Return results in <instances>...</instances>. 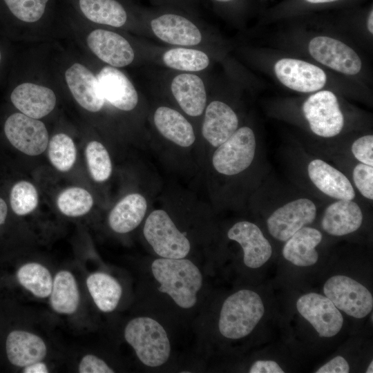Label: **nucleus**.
Instances as JSON below:
<instances>
[{
	"label": "nucleus",
	"mask_w": 373,
	"mask_h": 373,
	"mask_svg": "<svg viewBox=\"0 0 373 373\" xmlns=\"http://www.w3.org/2000/svg\"><path fill=\"white\" fill-rule=\"evenodd\" d=\"M4 1L17 19L32 23L41 18L48 0H4Z\"/></svg>",
	"instance_id": "34"
},
{
	"label": "nucleus",
	"mask_w": 373,
	"mask_h": 373,
	"mask_svg": "<svg viewBox=\"0 0 373 373\" xmlns=\"http://www.w3.org/2000/svg\"><path fill=\"white\" fill-rule=\"evenodd\" d=\"M274 71L283 85L300 93L318 91L327 81V76L321 68L296 59L278 60L274 65Z\"/></svg>",
	"instance_id": "14"
},
{
	"label": "nucleus",
	"mask_w": 373,
	"mask_h": 373,
	"mask_svg": "<svg viewBox=\"0 0 373 373\" xmlns=\"http://www.w3.org/2000/svg\"><path fill=\"white\" fill-rule=\"evenodd\" d=\"M367 29L369 32L373 33V11L371 10L367 19Z\"/></svg>",
	"instance_id": "43"
},
{
	"label": "nucleus",
	"mask_w": 373,
	"mask_h": 373,
	"mask_svg": "<svg viewBox=\"0 0 373 373\" xmlns=\"http://www.w3.org/2000/svg\"><path fill=\"white\" fill-rule=\"evenodd\" d=\"M355 187L366 199L373 200V166L358 162L352 170Z\"/></svg>",
	"instance_id": "35"
},
{
	"label": "nucleus",
	"mask_w": 373,
	"mask_h": 373,
	"mask_svg": "<svg viewBox=\"0 0 373 373\" xmlns=\"http://www.w3.org/2000/svg\"><path fill=\"white\" fill-rule=\"evenodd\" d=\"M351 151L358 162L373 166V135H366L355 140Z\"/></svg>",
	"instance_id": "36"
},
{
	"label": "nucleus",
	"mask_w": 373,
	"mask_h": 373,
	"mask_svg": "<svg viewBox=\"0 0 373 373\" xmlns=\"http://www.w3.org/2000/svg\"><path fill=\"white\" fill-rule=\"evenodd\" d=\"M316 206L310 199L300 198L277 208L267 220L269 233L276 240L285 242L297 231L314 222Z\"/></svg>",
	"instance_id": "10"
},
{
	"label": "nucleus",
	"mask_w": 373,
	"mask_h": 373,
	"mask_svg": "<svg viewBox=\"0 0 373 373\" xmlns=\"http://www.w3.org/2000/svg\"><path fill=\"white\" fill-rule=\"evenodd\" d=\"M323 291L334 305L356 318L366 316L372 309L373 298L369 290L345 276H334L324 285Z\"/></svg>",
	"instance_id": "8"
},
{
	"label": "nucleus",
	"mask_w": 373,
	"mask_h": 373,
	"mask_svg": "<svg viewBox=\"0 0 373 373\" xmlns=\"http://www.w3.org/2000/svg\"><path fill=\"white\" fill-rule=\"evenodd\" d=\"M126 343L145 365L155 367L164 364L171 355V343L164 327L148 316L130 320L124 329Z\"/></svg>",
	"instance_id": "3"
},
{
	"label": "nucleus",
	"mask_w": 373,
	"mask_h": 373,
	"mask_svg": "<svg viewBox=\"0 0 373 373\" xmlns=\"http://www.w3.org/2000/svg\"><path fill=\"white\" fill-rule=\"evenodd\" d=\"M48 299L51 309L59 315L71 316L77 312L81 295L77 280L72 271L62 269L55 273Z\"/></svg>",
	"instance_id": "25"
},
{
	"label": "nucleus",
	"mask_w": 373,
	"mask_h": 373,
	"mask_svg": "<svg viewBox=\"0 0 373 373\" xmlns=\"http://www.w3.org/2000/svg\"><path fill=\"white\" fill-rule=\"evenodd\" d=\"M215 3H228V2H231V1H233L234 0H211Z\"/></svg>",
	"instance_id": "46"
},
{
	"label": "nucleus",
	"mask_w": 373,
	"mask_h": 373,
	"mask_svg": "<svg viewBox=\"0 0 373 373\" xmlns=\"http://www.w3.org/2000/svg\"><path fill=\"white\" fill-rule=\"evenodd\" d=\"M296 307L321 337L335 336L343 326L342 314L326 296L316 293L306 294L298 299Z\"/></svg>",
	"instance_id": "12"
},
{
	"label": "nucleus",
	"mask_w": 373,
	"mask_h": 373,
	"mask_svg": "<svg viewBox=\"0 0 373 373\" xmlns=\"http://www.w3.org/2000/svg\"><path fill=\"white\" fill-rule=\"evenodd\" d=\"M4 132L10 144L28 155L42 153L48 144V133L45 124L23 113L10 115L4 124Z\"/></svg>",
	"instance_id": "11"
},
{
	"label": "nucleus",
	"mask_w": 373,
	"mask_h": 373,
	"mask_svg": "<svg viewBox=\"0 0 373 373\" xmlns=\"http://www.w3.org/2000/svg\"><path fill=\"white\" fill-rule=\"evenodd\" d=\"M307 171L312 183L325 195L335 200L355 198V191L350 180L325 161L318 158L311 160Z\"/></svg>",
	"instance_id": "19"
},
{
	"label": "nucleus",
	"mask_w": 373,
	"mask_h": 373,
	"mask_svg": "<svg viewBox=\"0 0 373 373\" xmlns=\"http://www.w3.org/2000/svg\"><path fill=\"white\" fill-rule=\"evenodd\" d=\"M309 52L319 63L345 75H356L362 63L356 52L342 41L327 36H318L309 44Z\"/></svg>",
	"instance_id": "13"
},
{
	"label": "nucleus",
	"mask_w": 373,
	"mask_h": 373,
	"mask_svg": "<svg viewBox=\"0 0 373 373\" xmlns=\"http://www.w3.org/2000/svg\"><path fill=\"white\" fill-rule=\"evenodd\" d=\"M87 290L97 308L104 312H113L122 295L119 281L104 271L90 273L86 279Z\"/></svg>",
	"instance_id": "28"
},
{
	"label": "nucleus",
	"mask_w": 373,
	"mask_h": 373,
	"mask_svg": "<svg viewBox=\"0 0 373 373\" xmlns=\"http://www.w3.org/2000/svg\"><path fill=\"white\" fill-rule=\"evenodd\" d=\"M227 237L241 246L244 253L243 260L248 267H260L271 256L272 249L269 242L260 228L253 222L244 220L235 223L229 229Z\"/></svg>",
	"instance_id": "18"
},
{
	"label": "nucleus",
	"mask_w": 373,
	"mask_h": 373,
	"mask_svg": "<svg viewBox=\"0 0 373 373\" xmlns=\"http://www.w3.org/2000/svg\"><path fill=\"white\" fill-rule=\"evenodd\" d=\"M236 113L227 103L214 99L207 103L203 113L201 133L212 146L218 147L239 128Z\"/></svg>",
	"instance_id": "17"
},
{
	"label": "nucleus",
	"mask_w": 373,
	"mask_h": 373,
	"mask_svg": "<svg viewBox=\"0 0 373 373\" xmlns=\"http://www.w3.org/2000/svg\"><path fill=\"white\" fill-rule=\"evenodd\" d=\"M165 85L184 114L193 118L203 115L208 95L204 79L199 73L173 71Z\"/></svg>",
	"instance_id": "9"
},
{
	"label": "nucleus",
	"mask_w": 373,
	"mask_h": 373,
	"mask_svg": "<svg viewBox=\"0 0 373 373\" xmlns=\"http://www.w3.org/2000/svg\"><path fill=\"white\" fill-rule=\"evenodd\" d=\"M20 372L23 373H47L50 372V367L43 360L23 367L20 370Z\"/></svg>",
	"instance_id": "41"
},
{
	"label": "nucleus",
	"mask_w": 373,
	"mask_h": 373,
	"mask_svg": "<svg viewBox=\"0 0 373 373\" xmlns=\"http://www.w3.org/2000/svg\"><path fill=\"white\" fill-rule=\"evenodd\" d=\"M11 209L17 216H26L33 211L38 204V194L35 186L28 181L17 182L10 194Z\"/></svg>",
	"instance_id": "33"
},
{
	"label": "nucleus",
	"mask_w": 373,
	"mask_h": 373,
	"mask_svg": "<svg viewBox=\"0 0 373 373\" xmlns=\"http://www.w3.org/2000/svg\"><path fill=\"white\" fill-rule=\"evenodd\" d=\"M146 35L170 46L193 47L206 50L204 28L195 15L166 6H156L141 13Z\"/></svg>",
	"instance_id": "1"
},
{
	"label": "nucleus",
	"mask_w": 373,
	"mask_h": 373,
	"mask_svg": "<svg viewBox=\"0 0 373 373\" xmlns=\"http://www.w3.org/2000/svg\"><path fill=\"white\" fill-rule=\"evenodd\" d=\"M151 272L160 284L159 291L170 296L178 307L190 309L195 306L203 278L192 261L185 258H160L152 262Z\"/></svg>",
	"instance_id": "2"
},
{
	"label": "nucleus",
	"mask_w": 373,
	"mask_h": 373,
	"mask_svg": "<svg viewBox=\"0 0 373 373\" xmlns=\"http://www.w3.org/2000/svg\"><path fill=\"white\" fill-rule=\"evenodd\" d=\"M151 61L173 71L200 73L210 66L211 57L204 49L171 46L155 48Z\"/></svg>",
	"instance_id": "22"
},
{
	"label": "nucleus",
	"mask_w": 373,
	"mask_h": 373,
	"mask_svg": "<svg viewBox=\"0 0 373 373\" xmlns=\"http://www.w3.org/2000/svg\"><path fill=\"white\" fill-rule=\"evenodd\" d=\"M156 6L178 8L195 15L198 0H150Z\"/></svg>",
	"instance_id": "38"
},
{
	"label": "nucleus",
	"mask_w": 373,
	"mask_h": 373,
	"mask_svg": "<svg viewBox=\"0 0 373 373\" xmlns=\"http://www.w3.org/2000/svg\"><path fill=\"white\" fill-rule=\"evenodd\" d=\"M86 41L91 51L108 66L125 67L136 58V52L130 42L115 32L96 29L88 35Z\"/></svg>",
	"instance_id": "15"
},
{
	"label": "nucleus",
	"mask_w": 373,
	"mask_h": 373,
	"mask_svg": "<svg viewBox=\"0 0 373 373\" xmlns=\"http://www.w3.org/2000/svg\"><path fill=\"white\" fill-rule=\"evenodd\" d=\"M105 100L122 111H131L139 103L137 89L128 77L117 68L104 66L96 76Z\"/></svg>",
	"instance_id": "16"
},
{
	"label": "nucleus",
	"mask_w": 373,
	"mask_h": 373,
	"mask_svg": "<svg viewBox=\"0 0 373 373\" xmlns=\"http://www.w3.org/2000/svg\"><path fill=\"white\" fill-rule=\"evenodd\" d=\"M350 366L346 360L337 356L321 367L316 373H348Z\"/></svg>",
	"instance_id": "39"
},
{
	"label": "nucleus",
	"mask_w": 373,
	"mask_h": 373,
	"mask_svg": "<svg viewBox=\"0 0 373 373\" xmlns=\"http://www.w3.org/2000/svg\"><path fill=\"white\" fill-rule=\"evenodd\" d=\"M372 367H373V362L371 361L370 364L369 365V366H368V367L367 369L366 372L367 373H372L373 372Z\"/></svg>",
	"instance_id": "45"
},
{
	"label": "nucleus",
	"mask_w": 373,
	"mask_h": 373,
	"mask_svg": "<svg viewBox=\"0 0 373 373\" xmlns=\"http://www.w3.org/2000/svg\"><path fill=\"white\" fill-rule=\"evenodd\" d=\"M77 372L80 373H112V368L103 358L93 354L84 355L78 363Z\"/></svg>",
	"instance_id": "37"
},
{
	"label": "nucleus",
	"mask_w": 373,
	"mask_h": 373,
	"mask_svg": "<svg viewBox=\"0 0 373 373\" xmlns=\"http://www.w3.org/2000/svg\"><path fill=\"white\" fill-rule=\"evenodd\" d=\"M306 1L312 3H320L332 2L337 0H306Z\"/></svg>",
	"instance_id": "44"
},
{
	"label": "nucleus",
	"mask_w": 373,
	"mask_h": 373,
	"mask_svg": "<svg viewBox=\"0 0 373 373\" xmlns=\"http://www.w3.org/2000/svg\"><path fill=\"white\" fill-rule=\"evenodd\" d=\"M147 201L141 194L130 193L124 197L111 211L108 222L110 228L118 233L135 229L144 219Z\"/></svg>",
	"instance_id": "27"
},
{
	"label": "nucleus",
	"mask_w": 373,
	"mask_h": 373,
	"mask_svg": "<svg viewBox=\"0 0 373 373\" xmlns=\"http://www.w3.org/2000/svg\"><path fill=\"white\" fill-rule=\"evenodd\" d=\"M302 111L316 135L329 138L338 135L344 126V116L336 96L329 90L318 91L303 102Z\"/></svg>",
	"instance_id": "7"
},
{
	"label": "nucleus",
	"mask_w": 373,
	"mask_h": 373,
	"mask_svg": "<svg viewBox=\"0 0 373 373\" xmlns=\"http://www.w3.org/2000/svg\"><path fill=\"white\" fill-rule=\"evenodd\" d=\"M322 237L321 232L318 229L305 226L285 241L283 255L296 266L313 265L318 259L316 247L321 243Z\"/></svg>",
	"instance_id": "26"
},
{
	"label": "nucleus",
	"mask_w": 373,
	"mask_h": 373,
	"mask_svg": "<svg viewBox=\"0 0 373 373\" xmlns=\"http://www.w3.org/2000/svg\"><path fill=\"white\" fill-rule=\"evenodd\" d=\"M68 86L77 103L86 110L96 113L105 104L96 76L82 64L75 63L65 73Z\"/></svg>",
	"instance_id": "20"
},
{
	"label": "nucleus",
	"mask_w": 373,
	"mask_h": 373,
	"mask_svg": "<svg viewBox=\"0 0 373 373\" xmlns=\"http://www.w3.org/2000/svg\"><path fill=\"white\" fill-rule=\"evenodd\" d=\"M250 373H283L279 365L274 361H257L250 367Z\"/></svg>",
	"instance_id": "40"
},
{
	"label": "nucleus",
	"mask_w": 373,
	"mask_h": 373,
	"mask_svg": "<svg viewBox=\"0 0 373 373\" xmlns=\"http://www.w3.org/2000/svg\"><path fill=\"white\" fill-rule=\"evenodd\" d=\"M363 219L362 211L356 202L336 200L325 208L321 227L332 236H343L358 229Z\"/></svg>",
	"instance_id": "24"
},
{
	"label": "nucleus",
	"mask_w": 373,
	"mask_h": 373,
	"mask_svg": "<svg viewBox=\"0 0 373 373\" xmlns=\"http://www.w3.org/2000/svg\"><path fill=\"white\" fill-rule=\"evenodd\" d=\"M8 216V207L6 202L0 198V229L5 224Z\"/></svg>",
	"instance_id": "42"
},
{
	"label": "nucleus",
	"mask_w": 373,
	"mask_h": 373,
	"mask_svg": "<svg viewBox=\"0 0 373 373\" xmlns=\"http://www.w3.org/2000/svg\"><path fill=\"white\" fill-rule=\"evenodd\" d=\"M57 204L59 210L68 217H79L86 214L93 205L90 193L80 187H70L58 196Z\"/></svg>",
	"instance_id": "30"
},
{
	"label": "nucleus",
	"mask_w": 373,
	"mask_h": 373,
	"mask_svg": "<svg viewBox=\"0 0 373 373\" xmlns=\"http://www.w3.org/2000/svg\"><path fill=\"white\" fill-rule=\"evenodd\" d=\"M48 154L52 164L59 171H69L76 160V148L73 140L65 133L55 135L48 142Z\"/></svg>",
	"instance_id": "31"
},
{
	"label": "nucleus",
	"mask_w": 373,
	"mask_h": 373,
	"mask_svg": "<svg viewBox=\"0 0 373 373\" xmlns=\"http://www.w3.org/2000/svg\"><path fill=\"white\" fill-rule=\"evenodd\" d=\"M1 52H0V60H1Z\"/></svg>",
	"instance_id": "47"
},
{
	"label": "nucleus",
	"mask_w": 373,
	"mask_h": 373,
	"mask_svg": "<svg viewBox=\"0 0 373 373\" xmlns=\"http://www.w3.org/2000/svg\"><path fill=\"white\" fill-rule=\"evenodd\" d=\"M256 149V136L249 126H242L224 142L216 147L212 164L224 175H235L246 170L252 163Z\"/></svg>",
	"instance_id": "6"
},
{
	"label": "nucleus",
	"mask_w": 373,
	"mask_h": 373,
	"mask_svg": "<svg viewBox=\"0 0 373 373\" xmlns=\"http://www.w3.org/2000/svg\"><path fill=\"white\" fill-rule=\"evenodd\" d=\"M79 7L90 21L114 28H121L128 21V12L117 0H79Z\"/></svg>",
	"instance_id": "29"
},
{
	"label": "nucleus",
	"mask_w": 373,
	"mask_h": 373,
	"mask_svg": "<svg viewBox=\"0 0 373 373\" xmlns=\"http://www.w3.org/2000/svg\"><path fill=\"white\" fill-rule=\"evenodd\" d=\"M10 99L23 114L35 119L48 115L56 104V96L51 89L32 83L17 86Z\"/></svg>",
	"instance_id": "23"
},
{
	"label": "nucleus",
	"mask_w": 373,
	"mask_h": 373,
	"mask_svg": "<svg viewBox=\"0 0 373 373\" xmlns=\"http://www.w3.org/2000/svg\"><path fill=\"white\" fill-rule=\"evenodd\" d=\"M153 122L163 137L179 146L189 147L195 141L193 125L177 109L166 105L158 106L153 112Z\"/></svg>",
	"instance_id": "21"
},
{
	"label": "nucleus",
	"mask_w": 373,
	"mask_h": 373,
	"mask_svg": "<svg viewBox=\"0 0 373 373\" xmlns=\"http://www.w3.org/2000/svg\"><path fill=\"white\" fill-rule=\"evenodd\" d=\"M90 174L98 182H104L112 173V163L105 146L97 141L90 142L85 151Z\"/></svg>",
	"instance_id": "32"
},
{
	"label": "nucleus",
	"mask_w": 373,
	"mask_h": 373,
	"mask_svg": "<svg viewBox=\"0 0 373 373\" xmlns=\"http://www.w3.org/2000/svg\"><path fill=\"white\" fill-rule=\"evenodd\" d=\"M260 296L249 289H241L229 296L220 313L218 329L227 338L238 339L249 334L264 314Z\"/></svg>",
	"instance_id": "4"
},
{
	"label": "nucleus",
	"mask_w": 373,
	"mask_h": 373,
	"mask_svg": "<svg viewBox=\"0 0 373 373\" xmlns=\"http://www.w3.org/2000/svg\"><path fill=\"white\" fill-rule=\"evenodd\" d=\"M143 233L155 254L160 258H184L191 250L187 237L176 227L166 211H153L146 218Z\"/></svg>",
	"instance_id": "5"
}]
</instances>
